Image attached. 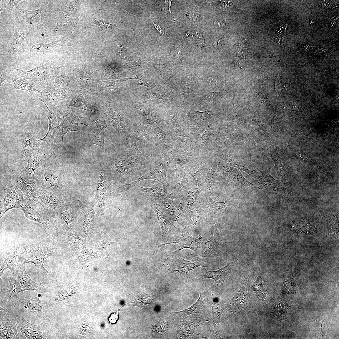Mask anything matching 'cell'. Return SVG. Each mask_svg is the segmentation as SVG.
<instances>
[{
  "instance_id": "6da1fadb",
  "label": "cell",
  "mask_w": 339,
  "mask_h": 339,
  "mask_svg": "<svg viewBox=\"0 0 339 339\" xmlns=\"http://www.w3.org/2000/svg\"><path fill=\"white\" fill-rule=\"evenodd\" d=\"M154 159L153 156L148 161L137 159L131 156L122 146L110 155L107 165L110 170L118 173L121 182H124L132 176L146 172Z\"/></svg>"
},
{
  "instance_id": "7a4b0ae2",
  "label": "cell",
  "mask_w": 339,
  "mask_h": 339,
  "mask_svg": "<svg viewBox=\"0 0 339 339\" xmlns=\"http://www.w3.org/2000/svg\"><path fill=\"white\" fill-rule=\"evenodd\" d=\"M48 155L44 163L36 171L34 180L37 187L40 189L56 193L63 196L66 186L61 176L55 168L54 156Z\"/></svg>"
},
{
  "instance_id": "3957f363",
  "label": "cell",
  "mask_w": 339,
  "mask_h": 339,
  "mask_svg": "<svg viewBox=\"0 0 339 339\" xmlns=\"http://www.w3.org/2000/svg\"><path fill=\"white\" fill-rule=\"evenodd\" d=\"M61 256L50 247L49 244L43 243L32 244L20 248L17 263L20 266L28 263L34 264L38 268L49 272L43 267V264L51 256Z\"/></svg>"
},
{
  "instance_id": "277c9868",
  "label": "cell",
  "mask_w": 339,
  "mask_h": 339,
  "mask_svg": "<svg viewBox=\"0 0 339 339\" xmlns=\"http://www.w3.org/2000/svg\"><path fill=\"white\" fill-rule=\"evenodd\" d=\"M9 285L1 292L8 299L17 296L19 293L27 290H35L41 292L46 289L40 283L33 281L29 276L24 264L21 265L16 271L11 272Z\"/></svg>"
},
{
  "instance_id": "5b68a950",
  "label": "cell",
  "mask_w": 339,
  "mask_h": 339,
  "mask_svg": "<svg viewBox=\"0 0 339 339\" xmlns=\"http://www.w3.org/2000/svg\"><path fill=\"white\" fill-rule=\"evenodd\" d=\"M8 73L32 81L45 88L48 92L52 90L53 84L54 85L56 73L49 62L29 70L14 69L9 70Z\"/></svg>"
},
{
  "instance_id": "8992f818",
  "label": "cell",
  "mask_w": 339,
  "mask_h": 339,
  "mask_svg": "<svg viewBox=\"0 0 339 339\" xmlns=\"http://www.w3.org/2000/svg\"><path fill=\"white\" fill-rule=\"evenodd\" d=\"M20 209L28 218L41 224L46 232L53 228V214L40 204L26 198L22 201Z\"/></svg>"
},
{
  "instance_id": "52a82bcc",
  "label": "cell",
  "mask_w": 339,
  "mask_h": 339,
  "mask_svg": "<svg viewBox=\"0 0 339 339\" xmlns=\"http://www.w3.org/2000/svg\"><path fill=\"white\" fill-rule=\"evenodd\" d=\"M169 159L163 161L156 160V158L148 167L146 172L137 180L132 183L123 185L121 193L136 186L140 181L145 179H152L159 181L164 186L166 184V174L169 164Z\"/></svg>"
},
{
  "instance_id": "ba28073f",
  "label": "cell",
  "mask_w": 339,
  "mask_h": 339,
  "mask_svg": "<svg viewBox=\"0 0 339 339\" xmlns=\"http://www.w3.org/2000/svg\"><path fill=\"white\" fill-rule=\"evenodd\" d=\"M148 126L139 124L131 133L124 137L123 147L131 156L136 159L143 160H149L153 158L152 156H148L142 153L138 149L137 143L143 137H146Z\"/></svg>"
},
{
  "instance_id": "9c48e42d",
  "label": "cell",
  "mask_w": 339,
  "mask_h": 339,
  "mask_svg": "<svg viewBox=\"0 0 339 339\" xmlns=\"http://www.w3.org/2000/svg\"><path fill=\"white\" fill-rule=\"evenodd\" d=\"M177 254L172 253L169 256L166 261L171 262L173 270L178 271L180 278L185 281H189L188 273L190 271L199 267H207L205 262L200 258L187 260L179 257Z\"/></svg>"
},
{
  "instance_id": "30bf717a",
  "label": "cell",
  "mask_w": 339,
  "mask_h": 339,
  "mask_svg": "<svg viewBox=\"0 0 339 339\" xmlns=\"http://www.w3.org/2000/svg\"><path fill=\"white\" fill-rule=\"evenodd\" d=\"M44 103L48 110L46 116L48 120L49 126L46 135L43 138L38 140L39 148L40 152L48 154H53L55 143L56 134L57 131L59 129V124L56 116L50 110L47 105L45 103Z\"/></svg>"
},
{
  "instance_id": "8fae6325",
  "label": "cell",
  "mask_w": 339,
  "mask_h": 339,
  "mask_svg": "<svg viewBox=\"0 0 339 339\" xmlns=\"http://www.w3.org/2000/svg\"><path fill=\"white\" fill-rule=\"evenodd\" d=\"M7 85L11 89L21 90L29 92L35 101L41 98L47 91L40 90L37 88L30 81L16 75L8 73L4 78Z\"/></svg>"
},
{
  "instance_id": "7c38bea8",
  "label": "cell",
  "mask_w": 339,
  "mask_h": 339,
  "mask_svg": "<svg viewBox=\"0 0 339 339\" xmlns=\"http://www.w3.org/2000/svg\"><path fill=\"white\" fill-rule=\"evenodd\" d=\"M37 203L51 212L54 217L58 214L65 202L64 197L56 193L39 189L36 191Z\"/></svg>"
},
{
  "instance_id": "4fadbf2b",
  "label": "cell",
  "mask_w": 339,
  "mask_h": 339,
  "mask_svg": "<svg viewBox=\"0 0 339 339\" xmlns=\"http://www.w3.org/2000/svg\"><path fill=\"white\" fill-rule=\"evenodd\" d=\"M48 155L49 154L40 152L33 157L25 158L19 163L17 174L28 181L34 180L36 171L44 163Z\"/></svg>"
},
{
  "instance_id": "5bb4252c",
  "label": "cell",
  "mask_w": 339,
  "mask_h": 339,
  "mask_svg": "<svg viewBox=\"0 0 339 339\" xmlns=\"http://www.w3.org/2000/svg\"><path fill=\"white\" fill-rule=\"evenodd\" d=\"M59 115L58 121L59 128L56 138H57L64 146L63 140L66 134L71 131L79 132L81 131L78 123L81 117L76 116L69 110L61 111Z\"/></svg>"
},
{
  "instance_id": "9a60e30c",
  "label": "cell",
  "mask_w": 339,
  "mask_h": 339,
  "mask_svg": "<svg viewBox=\"0 0 339 339\" xmlns=\"http://www.w3.org/2000/svg\"><path fill=\"white\" fill-rule=\"evenodd\" d=\"M16 183L11 179L6 184L4 189V198L0 201V205L3 210L7 212L13 208H19L24 199V194L17 186Z\"/></svg>"
},
{
  "instance_id": "2e32d148",
  "label": "cell",
  "mask_w": 339,
  "mask_h": 339,
  "mask_svg": "<svg viewBox=\"0 0 339 339\" xmlns=\"http://www.w3.org/2000/svg\"><path fill=\"white\" fill-rule=\"evenodd\" d=\"M182 230L180 238L175 242L166 243L163 244H158L156 246L155 250L157 251L158 249L165 245L172 243H177L179 245L178 250L174 252L178 253L180 250L185 248H188L193 250L198 254L202 251L204 245L201 239L197 238L192 236L188 232L186 226L182 223Z\"/></svg>"
},
{
  "instance_id": "e0dca14e",
  "label": "cell",
  "mask_w": 339,
  "mask_h": 339,
  "mask_svg": "<svg viewBox=\"0 0 339 339\" xmlns=\"http://www.w3.org/2000/svg\"><path fill=\"white\" fill-rule=\"evenodd\" d=\"M104 120H100L94 122L93 125L90 126L84 132L85 139L89 148L93 144L98 146L103 151L105 148L104 131L107 127Z\"/></svg>"
},
{
  "instance_id": "ac0fdd59",
  "label": "cell",
  "mask_w": 339,
  "mask_h": 339,
  "mask_svg": "<svg viewBox=\"0 0 339 339\" xmlns=\"http://www.w3.org/2000/svg\"><path fill=\"white\" fill-rule=\"evenodd\" d=\"M136 186L143 196L152 203H159L178 197L177 195L169 191L158 187L155 184L150 187Z\"/></svg>"
},
{
  "instance_id": "d6986e66",
  "label": "cell",
  "mask_w": 339,
  "mask_h": 339,
  "mask_svg": "<svg viewBox=\"0 0 339 339\" xmlns=\"http://www.w3.org/2000/svg\"><path fill=\"white\" fill-rule=\"evenodd\" d=\"M149 202L161 225L162 233V239L163 241H167L176 232L179 231V230L170 221L161 205L155 204L149 201Z\"/></svg>"
},
{
  "instance_id": "ffe728a7",
  "label": "cell",
  "mask_w": 339,
  "mask_h": 339,
  "mask_svg": "<svg viewBox=\"0 0 339 339\" xmlns=\"http://www.w3.org/2000/svg\"><path fill=\"white\" fill-rule=\"evenodd\" d=\"M262 176L255 178L256 180L259 185L258 188L265 194L283 196V190L280 182L269 173L262 171Z\"/></svg>"
},
{
  "instance_id": "44dd1931",
  "label": "cell",
  "mask_w": 339,
  "mask_h": 339,
  "mask_svg": "<svg viewBox=\"0 0 339 339\" xmlns=\"http://www.w3.org/2000/svg\"><path fill=\"white\" fill-rule=\"evenodd\" d=\"M20 248L13 246L1 254L0 274L1 276L5 270L8 269L11 272L17 270L19 266L17 263L18 256L20 254Z\"/></svg>"
},
{
  "instance_id": "7402d4cb",
  "label": "cell",
  "mask_w": 339,
  "mask_h": 339,
  "mask_svg": "<svg viewBox=\"0 0 339 339\" xmlns=\"http://www.w3.org/2000/svg\"><path fill=\"white\" fill-rule=\"evenodd\" d=\"M11 174V179L16 183L18 184L21 187V191L27 198L37 202L36 191L37 187L34 180L29 182L13 171L11 166H8Z\"/></svg>"
},
{
  "instance_id": "603a6c76",
  "label": "cell",
  "mask_w": 339,
  "mask_h": 339,
  "mask_svg": "<svg viewBox=\"0 0 339 339\" xmlns=\"http://www.w3.org/2000/svg\"><path fill=\"white\" fill-rule=\"evenodd\" d=\"M222 240L223 236L221 233L217 226H215L211 230L209 239L205 242L206 249L204 252L197 255H190L207 258L213 257L217 253L219 249V244Z\"/></svg>"
},
{
  "instance_id": "cb8c5ba5",
  "label": "cell",
  "mask_w": 339,
  "mask_h": 339,
  "mask_svg": "<svg viewBox=\"0 0 339 339\" xmlns=\"http://www.w3.org/2000/svg\"><path fill=\"white\" fill-rule=\"evenodd\" d=\"M0 308V336L4 339L19 337L15 323Z\"/></svg>"
},
{
  "instance_id": "d4e9b609",
  "label": "cell",
  "mask_w": 339,
  "mask_h": 339,
  "mask_svg": "<svg viewBox=\"0 0 339 339\" xmlns=\"http://www.w3.org/2000/svg\"><path fill=\"white\" fill-rule=\"evenodd\" d=\"M232 265V263H230L228 264L224 267L216 271L205 270L202 273L203 277L214 280L217 283L218 293L221 294L223 292V284Z\"/></svg>"
},
{
  "instance_id": "484cf974",
  "label": "cell",
  "mask_w": 339,
  "mask_h": 339,
  "mask_svg": "<svg viewBox=\"0 0 339 339\" xmlns=\"http://www.w3.org/2000/svg\"><path fill=\"white\" fill-rule=\"evenodd\" d=\"M25 138L23 146V153L25 158H30L40 153L38 140L33 137L31 131L28 126L24 128Z\"/></svg>"
},
{
  "instance_id": "4316f807",
  "label": "cell",
  "mask_w": 339,
  "mask_h": 339,
  "mask_svg": "<svg viewBox=\"0 0 339 339\" xmlns=\"http://www.w3.org/2000/svg\"><path fill=\"white\" fill-rule=\"evenodd\" d=\"M16 326L18 331L24 333L27 338H45L37 326L30 324L23 319L17 321Z\"/></svg>"
},
{
  "instance_id": "83f0119b",
  "label": "cell",
  "mask_w": 339,
  "mask_h": 339,
  "mask_svg": "<svg viewBox=\"0 0 339 339\" xmlns=\"http://www.w3.org/2000/svg\"><path fill=\"white\" fill-rule=\"evenodd\" d=\"M146 138L155 148L158 149L166 148L165 144V132L158 127L152 128L148 127Z\"/></svg>"
},
{
  "instance_id": "f1b7e54d",
  "label": "cell",
  "mask_w": 339,
  "mask_h": 339,
  "mask_svg": "<svg viewBox=\"0 0 339 339\" xmlns=\"http://www.w3.org/2000/svg\"><path fill=\"white\" fill-rule=\"evenodd\" d=\"M70 94L67 87L56 89L46 93L42 101L48 104H53L67 99Z\"/></svg>"
},
{
  "instance_id": "f546056e",
  "label": "cell",
  "mask_w": 339,
  "mask_h": 339,
  "mask_svg": "<svg viewBox=\"0 0 339 339\" xmlns=\"http://www.w3.org/2000/svg\"><path fill=\"white\" fill-rule=\"evenodd\" d=\"M143 115V124L148 127L154 128L157 127L162 121L159 113L153 109L143 108L141 109Z\"/></svg>"
},
{
  "instance_id": "4dcf8cb0",
  "label": "cell",
  "mask_w": 339,
  "mask_h": 339,
  "mask_svg": "<svg viewBox=\"0 0 339 339\" xmlns=\"http://www.w3.org/2000/svg\"><path fill=\"white\" fill-rule=\"evenodd\" d=\"M203 322V321L194 319L183 323L180 326L179 331L180 337L190 338L192 336L196 328Z\"/></svg>"
},
{
  "instance_id": "1f68e13d",
  "label": "cell",
  "mask_w": 339,
  "mask_h": 339,
  "mask_svg": "<svg viewBox=\"0 0 339 339\" xmlns=\"http://www.w3.org/2000/svg\"><path fill=\"white\" fill-rule=\"evenodd\" d=\"M212 307L213 321L214 324L218 323L223 310L228 308V302H225L218 297H213Z\"/></svg>"
},
{
  "instance_id": "d6a6232c",
  "label": "cell",
  "mask_w": 339,
  "mask_h": 339,
  "mask_svg": "<svg viewBox=\"0 0 339 339\" xmlns=\"http://www.w3.org/2000/svg\"><path fill=\"white\" fill-rule=\"evenodd\" d=\"M204 300L200 293L198 300L190 307L181 311L174 312V313L185 317L195 313L202 314L204 312Z\"/></svg>"
},
{
  "instance_id": "836d02e7",
  "label": "cell",
  "mask_w": 339,
  "mask_h": 339,
  "mask_svg": "<svg viewBox=\"0 0 339 339\" xmlns=\"http://www.w3.org/2000/svg\"><path fill=\"white\" fill-rule=\"evenodd\" d=\"M27 36L25 32L20 28H16L11 46L12 51H16L23 46L27 41Z\"/></svg>"
},
{
  "instance_id": "e575fe53",
  "label": "cell",
  "mask_w": 339,
  "mask_h": 339,
  "mask_svg": "<svg viewBox=\"0 0 339 339\" xmlns=\"http://www.w3.org/2000/svg\"><path fill=\"white\" fill-rule=\"evenodd\" d=\"M245 289L244 287H242L233 299L228 302V308L234 311L242 306L245 299Z\"/></svg>"
},
{
  "instance_id": "d590c367",
  "label": "cell",
  "mask_w": 339,
  "mask_h": 339,
  "mask_svg": "<svg viewBox=\"0 0 339 339\" xmlns=\"http://www.w3.org/2000/svg\"><path fill=\"white\" fill-rule=\"evenodd\" d=\"M106 178L103 170L101 171L99 181L98 185L97 190V196L100 202H103L107 195V191L105 187V183L106 182Z\"/></svg>"
},
{
  "instance_id": "8d00e7d4",
  "label": "cell",
  "mask_w": 339,
  "mask_h": 339,
  "mask_svg": "<svg viewBox=\"0 0 339 339\" xmlns=\"http://www.w3.org/2000/svg\"><path fill=\"white\" fill-rule=\"evenodd\" d=\"M70 81L67 74L63 71L58 70L55 73L54 85L55 88L66 87Z\"/></svg>"
},
{
  "instance_id": "74e56055",
  "label": "cell",
  "mask_w": 339,
  "mask_h": 339,
  "mask_svg": "<svg viewBox=\"0 0 339 339\" xmlns=\"http://www.w3.org/2000/svg\"><path fill=\"white\" fill-rule=\"evenodd\" d=\"M253 288L257 295L264 299L266 297L267 285L265 281L260 277H257L253 285Z\"/></svg>"
},
{
  "instance_id": "f35d334b",
  "label": "cell",
  "mask_w": 339,
  "mask_h": 339,
  "mask_svg": "<svg viewBox=\"0 0 339 339\" xmlns=\"http://www.w3.org/2000/svg\"><path fill=\"white\" fill-rule=\"evenodd\" d=\"M27 21L30 25H34L38 23L41 18V9L40 8L33 11H28L23 10Z\"/></svg>"
},
{
  "instance_id": "ab89813d",
  "label": "cell",
  "mask_w": 339,
  "mask_h": 339,
  "mask_svg": "<svg viewBox=\"0 0 339 339\" xmlns=\"http://www.w3.org/2000/svg\"><path fill=\"white\" fill-rule=\"evenodd\" d=\"M65 38L60 40L46 44H35L33 45L31 50L32 51L37 52L48 51L54 48Z\"/></svg>"
},
{
  "instance_id": "60d3db41",
  "label": "cell",
  "mask_w": 339,
  "mask_h": 339,
  "mask_svg": "<svg viewBox=\"0 0 339 339\" xmlns=\"http://www.w3.org/2000/svg\"><path fill=\"white\" fill-rule=\"evenodd\" d=\"M229 202L227 200L223 202H218L211 199L209 200V205L211 210L214 212L218 213L226 209L229 206Z\"/></svg>"
},
{
  "instance_id": "b9f144b4",
  "label": "cell",
  "mask_w": 339,
  "mask_h": 339,
  "mask_svg": "<svg viewBox=\"0 0 339 339\" xmlns=\"http://www.w3.org/2000/svg\"><path fill=\"white\" fill-rule=\"evenodd\" d=\"M247 52V47L246 45L243 43L237 54L236 61L239 67H242L245 64Z\"/></svg>"
},
{
  "instance_id": "7bdbcfd3",
  "label": "cell",
  "mask_w": 339,
  "mask_h": 339,
  "mask_svg": "<svg viewBox=\"0 0 339 339\" xmlns=\"http://www.w3.org/2000/svg\"><path fill=\"white\" fill-rule=\"evenodd\" d=\"M234 3L232 1H221L218 2L216 4L217 7L223 10L237 11L238 9L234 6Z\"/></svg>"
},
{
  "instance_id": "ee69618b",
  "label": "cell",
  "mask_w": 339,
  "mask_h": 339,
  "mask_svg": "<svg viewBox=\"0 0 339 339\" xmlns=\"http://www.w3.org/2000/svg\"><path fill=\"white\" fill-rule=\"evenodd\" d=\"M27 307L32 310H41L42 307L38 298L30 299L27 302Z\"/></svg>"
},
{
  "instance_id": "f6af8a7d",
  "label": "cell",
  "mask_w": 339,
  "mask_h": 339,
  "mask_svg": "<svg viewBox=\"0 0 339 339\" xmlns=\"http://www.w3.org/2000/svg\"><path fill=\"white\" fill-rule=\"evenodd\" d=\"M100 28L103 30L107 31H113L118 28V26L109 24L105 21H102L99 19H96Z\"/></svg>"
},
{
  "instance_id": "bcb514c9",
  "label": "cell",
  "mask_w": 339,
  "mask_h": 339,
  "mask_svg": "<svg viewBox=\"0 0 339 339\" xmlns=\"http://www.w3.org/2000/svg\"><path fill=\"white\" fill-rule=\"evenodd\" d=\"M288 83H286L280 82L279 79L276 77V79L275 82L274 89L275 91L277 92H281L285 89L286 87L288 85Z\"/></svg>"
},
{
  "instance_id": "7dc6e473",
  "label": "cell",
  "mask_w": 339,
  "mask_h": 339,
  "mask_svg": "<svg viewBox=\"0 0 339 339\" xmlns=\"http://www.w3.org/2000/svg\"><path fill=\"white\" fill-rule=\"evenodd\" d=\"M192 37L197 43L203 47H205L204 39L202 35L196 32L193 34Z\"/></svg>"
},
{
  "instance_id": "c3c4849f",
  "label": "cell",
  "mask_w": 339,
  "mask_h": 339,
  "mask_svg": "<svg viewBox=\"0 0 339 339\" xmlns=\"http://www.w3.org/2000/svg\"><path fill=\"white\" fill-rule=\"evenodd\" d=\"M218 323L214 324V328L212 334L209 338L210 339H222L220 336L218 331Z\"/></svg>"
},
{
  "instance_id": "681fc988",
  "label": "cell",
  "mask_w": 339,
  "mask_h": 339,
  "mask_svg": "<svg viewBox=\"0 0 339 339\" xmlns=\"http://www.w3.org/2000/svg\"><path fill=\"white\" fill-rule=\"evenodd\" d=\"M21 0H10L7 4L6 8L7 10L10 12H11L14 7L16 6Z\"/></svg>"
},
{
  "instance_id": "f907efd6",
  "label": "cell",
  "mask_w": 339,
  "mask_h": 339,
  "mask_svg": "<svg viewBox=\"0 0 339 339\" xmlns=\"http://www.w3.org/2000/svg\"><path fill=\"white\" fill-rule=\"evenodd\" d=\"M322 5V7L326 8H333L336 6L335 3L333 1L329 0L323 1Z\"/></svg>"
},
{
  "instance_id": "816d5d0a",
  "label": "cell",
  "mask_w": 339,
  "mask_h": 339,
  "mask_svg": "<svg viewBox=\"0 0 339 339\" xmlns=\"http://www.w3.org/2000/svg\"><path fill=\"white\" fill-rule=\"evenodd\" d=\"M118 318V314L114 312L112 313L109 317L108 321L110 324L115 323Z\"/></svg>"
},
{
  "instance_id": "f5cc1de1",
  "label": "cell",
  "mask_w": 339,
  "mask_h": 339,
  "mask_svg": "<svg viewBox=\"0 0 339 339\" xmlns=\"http://www.w3.org/2000/svg\"><path fill=\"white\" fill-rule=\"evenodd\" d=\"M151 19L152 21V22L154 26L156 28L157 31L160 33V34L162 35H164L165 33L164 28L163 27H162L159 25L157 24H156L152 20L151 18Z\"/></svg>"
},
{
  "instance_id": "db71d44e",
  "label": "cell",
  "mask_w": 339,
  "mask_h": 339,
  "mask_svg": "<svg viewBox=\"0 0 339 339\" xmlns=\"http://www.w3.org/2000/svg\"><path fill=\"white\" fill-rule=\"evenodd\" d=\"M213 45L216 47H219L222 45L221 39L218 37H216L213 40Z\"/></svg>"
},
{
  "instance_id": "11a10c76",
  "label": "cell",
  "mask_w": 339,
  "mask_h": 339,
  "mask_svg": "<svg viewBox=\"0 0 339 339\" xmlns=\"http://www.w3.org/2000/svg\"><path fill=\"white\" fill-rule=\"evenodd\" d=\"M172 1V0H165V11L167 13L170 14L172 13L171 10Z\"/></svg>"
},
{
  "instance_id": "9f6ffc18",
  "label": "cell",
  "mask_w": 339,
  "mask_h": 339,
  "mask_svg": "<svg viewBox=\"0 0 339 339\" xmlns=\"http://www.w3.org/2000/svg\"><path fill=\"white\" fill-rule=\"evenodd\" d=\"M338 18V16L337 17L335 16L329 19V22H330V26L331 29H333L335 27L337 20Z\"/></svg>"
},
{
  "instance_id": "6f0895ef",
  "label": "cell",
  "mask_w": 339,
  "mask_h": 339,
  "mask_svg": "<svg viewBox=\"0 0 339 339\" xmlns=\"http://www.w3.org/2000/svg\"><path fill=\"white\" fill-rule=\"evenodd\" d=\"M118 48V53H119L120 56H124L126 53L127 49L121 46H117Z\"/></svg>"
},
{
  "instance_id": "680465c9",
  "label": "cell",
  "mask_w": 339,
  "mask_h": 339,
  "mask_svg": "<svg viewBox=\"0 0 339 339\" xmlns=\"http://www.w3.org/2000/svg\"><path fill=\"white\" fill-rule=\"evenodd\" d=\"M316 51L315 52V53H316V54H323L325 55V54H326V52L327 53V51H326V49L323 48H319L316 50Z\"/></svg>"
},
{
  "instance_id": "91938a15",
  "label": "cell",
  "mask_w": 339,
  "mask_h": 339,
  "mask_svg": "<svg viewBox=\"0 0 339 339\" xmlns=\"http://www.w3.org/2000/svg\"><path fill=\"white\" fill-rule=\"evenodd\" d=\"M192 14L191 15V17L192 18V19L194 21H196L199 19V16L198 15L195 13Z\"/></svg>"
},
{
  "instance_id": "94428289",
  "label": "cell",
  "mask_w": 339,
  "mask_h": 339,
  "mask_svg": "<svg viewBox=\"0 0 339 339\" xmlns=\"http://www.w3.org/2000/svg\"><path fill=\"white\" fill-rule=\"evenodd\" d=\"M301 47L303 49H302L304 50H305V49L308 50L309 49V45L307 44L303 45H302V46H301Z\"/></svg>"
},
{
  "instance_id": "6125c7cd",
  "label": "cell",
  "mask_w": 339,
  "mask_h": 339,
  "mask_svg": "<svg viewBox=\"0 0 339 339\" xmlns=\"http://www.w3.org/2000/svg\"><path fill=\"white\" fill-rule=\"evenodd\" d=\"M0 86H3L4 84V81L5 80V78L3 77L0 76Z\"/></svg>"
}]
</instances>
